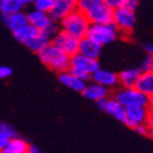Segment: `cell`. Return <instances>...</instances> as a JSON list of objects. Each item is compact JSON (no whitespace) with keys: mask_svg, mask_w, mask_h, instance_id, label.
Returning <instances> with one entry per match:
<instances>
[{"mask_svg":"<svg viewBox=\"0 0 153 153\" xmlns=\"http://www.w3.org/2000/svg\"><path fill=\"white\" fill-rule=\"evenodd\" d=\"M81 93L87 99L93 100V102H98L100 99H104V98L109 97L111 94V91L108 90V88L104 86H100L96 82H92V83H86L83 91Z\"/></svg>","mask_w":153,"mask_h":153,"instance_id":"cell-14","label":"cell"},{"mask_svg":"<svg viewBox=\"0 0 153 153\" xmlns=\"http://www.w3.org/2000/svg\"><path fill=\"white\" fill-rule=\"evenodd\" d=\"M96 103L98 104V107L102 111L109 114L110 117L117 119L118 121L124 123V120H125V108L119 103V102H117V99L114 97L109 96L104 99H100V100L96 102Z\"/></svg>","mask_w":153,"mask_h":153,"instance_id":"cell-10","label":"cell"},{"mask_svg":"<svg viewBox=\"0 0 153 153\" xmlns=\"http://www.w3.org/2000/svg\"><path fill=\"white\" fill-rule=\"evenodd\" d=\"M12 75V69L6 65H0V80H5Z\"/></svg>","mask_w":153,"mask_h":153,"instance_id":"cell-30","label":"cell"},{"mask_svg":"<svg viewBox=\"0 0 153 153\" xmlns=\"http://www.w3.org/2000/svg\"><path fill=\"white\" fill-rule=\"evenodd\" d=\"M59 81L65 87L70 88V90H72L75 92H79V93H81L83 91V88L87 83L86 81L81 80L80 77H77V76L74 75L72 72H70L69 70L59 74Z\"/></svg>","mask_w":153,"mask_h":153,"instance_id":"cell-16","label":"cell"},{"mask_svg":"<svg viewBox=\"0 0 153 153\" xmlns=\"http://www.w3.org/2000/svg\"><path fill=\"white\" fill-rule=\"evenodd\" d=\"M100 3H103V0H76V9L86 14L88 10H91Z\"/></svg>","mask_w":153,"mask_h":153,"instance_id":"cell-25","label":"cell"},{"mask_svg":"<svg viewBox=\"0 0 153 153\" xmlns=\"http://www.w3.org/2000/svg\"><path fill=\"white\" fill-rule=\"evenodd\" d=\"M37 55L44 66L58 74L68 71L70 68V56L62 53L52 43H49L42 50H39Z\"/></svg>","mask_w":153,"mask_h":153,"instance_id":"cell-1","label":"cell"},{"mask_svg":"<svg viewBox=\"0 0 153 153\" xmlns=\"http://www.w3.org/2000/svg\"><path fill=\"white\" fill-rule=\"evenodd\" d=\"M91 82H96L100 86L107 87L108 90H115L117 87H119V79L118 74L107 70V69H97L92 75H91Z\"/></svg>","mask_w":153,"mask_h":153,"instance_id":"cell-11","label":"cell"},{"mask_svg":"<svg viewBox=\"0 0 153 153\" xmlns=\"http://www.w3.org/2000/svg\"><path fill=\"white\" fill-rule=\"evenodd\" d=\"M20 1L23 6H30V5L33 4V0H20Z\"/></svg>","mask_w":153,"mask_h":153,"instance_id":"cell-34","label":"cell"},{"mask_svg":"<svg viewBox=\"0 0 153 153\" xmlns=\"http://www.w3.org/2000/svg\"><path fill=\"white\" fill-rule=\"evenodd\" d=\"M141 74L140 68H129L118 74L119 86L120 87H134L137 77Z\"/></svg>","mask_w":153,"mask_h":153,"instance_id":"cell-21","label":"cell"},{"mask_svg":"<svg viewBox=\"0 0 153 153\" xmlns=\"http://www.w3.org/2000/svg\"><path fill=\"white\" fill-rule=\"evenodd\" d=\"M134 87L138 92L148 97H153V72H141Z\"/></svg>","mask_w":153,"mask_h":153,"instance_id":"cell-19","label":"cell"},{"mask_svg":"<svg viewBox=\"0 0 153 153\" xmlns=\"http://www.w3.org/2000/svg\"><path fill=\"white\" fill-rule=\"evenodd\" d=\"M152 108L148 107H126L125 108V120L124 124L134 129L141 124H148L152 126Z\"/></svg>","mask_w":153,"mask_h":153,"instance_id":"cell-7","label":"cell"},{"mask_svg":"<svg viewBox=\"0 0 153 153\" xmlns=\"http://www.w3.org/2000/svg\"><path fill=\"white\" fill-rule=\"evenodd\" d=\"M50 43L69 56L77 54L79 52V39H76V38L69 36L68 33L62 31H59L52 38V42Z\"/></svg>","mask_w":153,"mask_h":153,"instance_id":"cell-8","label":"cell"},{"mask_svg":"<svg viewBox=\"0 0 153 153\" xmlns=\"http://www.w3.org/2000/svg\"><path fill=\"white\" fill-rule=\"evenodd\" d=\"M134 130L141 136H152V126H149L148 124H141V125H137L134 127Z\"/></svg>","mask_w":153,"mask_h":153,"instance_id":"cell-28","label":"cell"},{"mask_svg":"<svg viewBox=\"0 0 153 153\" xmlns=\"http://www.w3.org/2000/svg\"><path fill=\"white\" fill-rule=\"evenodd\" d=\"M86 37H88L90 39H92L100 47H104L113 43L114 41H117L120 37V32L118 31L117 26L113 22L103 23V25L91 23Z\"/></svg>","mask_w":153,"mask_h":153,"instance_id":"cell-4","label":"cell"},{"mask_svg":"<svg viewBox=\"0 0 153 153\" xmlns=\"http://www.w3.org/2000/svg\"><path fill=\"white\" fill-rule=\"evenodd\" d=\"M15 135H16V131L14 130V127L11 125L0 123V152H1V149L6 145V142Z\"/></svg>","mask_w":153,"mask_h":153,"instance_id":"cell-24","label":"cell"},{"mask_svg":"<svg viewBox=\"0 0 153 153\" xmlns=\"http://www.w3.org/2000/svg\"><path fill=\"white\" fill-rule=\"evenodd\" d=\"M27 153H43V152H42L39 148H38L37 146L30 143V147H28V149H27Z\"/></svg>","mask_w":153,"mask_h":153,"instance_id":"cell-33","label":"cell"},{"mask_svg":"<svg viewBox=\"0 0 153 153\" xmlns=\"http://www.w3.org/2000/svg\"><path fill=\"white\" fill-rule=\"evenodd\" d=\"M103 3L107 4L109 7H111L114 10V9L125 6L127 4V0H103Z\"/></svg>","mask_w":153,"mask_h":153,"instance_id":"cell-29","label":"cell"},{"mask_svg":"<svg viewBox=\"0 0 153 153\" xmlns=\"http://www.w3.org/2000/svg\"><path fill=\"white\" fill-rule=\"evenodd\" d=\"M140 1H141V0H127V4H126V5L135 10V9L137 7V5L140 4Z\"/></svg>","mask_w":153,"mask_h":153,"instance_id":"cell-32","label":"cell"},{"mask_svg":"<svg viewBox=\"0 0 153 153\" xmlns=\"http://www.w3.org/2000/svg\"><path fill=\"white\" fill-rule=\"evenodd\" d=\"M102 48L99 44L90 39L88 37H83L79 41V54L91 58V59H99L100 53H102Z\"/></svg>","mask_w":153,"mask_h":153,"instance_id":"cell-15","label":"cell"},{"mask_svg":"<svg viewBox=\"0 0 153 153\" xmlns=\"http://www.w3.org/2000/svg\"><path fill=\"white\" fill-rule=\"evenodd\" d=\"M140 70H141V72H153V58H152V55L147 54L143 58L141 65H140Z\"/></svg>","mask_w":153,"mask_h":153,"instance_id":"cell-27","label":"cell"},{"mask_svg":"<svg viewBox=\"0 0 153 153\" xmlns=\"http://www.w3.org/2000/svg\"><path fill=\"white\" fill-rule=\"evenodd\" d=\"M142 49L145 50V53H147V54H149V55L153 54V44H152L151 42H145V43H142Z\"/></svg>","mask_w":153,"mask_h":153,"instance_id":"cell-31","label":"cell"},{"mask_svg":"<svg viewBox=\"0 0 153 153\" xmlns=\"http://www.w3.org/2000/svg\"><path fill=\"white\" fill-rule=\"evenodd\" d=\"M85 15L87 16L90 23H110L113 21V9L104 3H100L91 10H88Z\"/></svg>","mask_w":153,"mask_h":153,"instance_id":"cell-9","label":"cell"},{"mask_svg":"<svg viewBox=\"0 0 153 153\" xmlns=\"http://www.w3.org/2000/svg\"><path fill=\"white\" fill-rule=\"evenodd\" d=\"M50 42H52V38H50L48 34H45L44 32H38L34 37H32L30 41H27L23 45H26L31 52L33 53H38L39 50H42L45 45H48Z\"/></svg>","mask_w":153,"mask_h":153,"instance_id":"cell-20","label":"cell"},{"mask_svg":"<svg viewBox=\"0 0 153 153\" xmlns=\"http://www.w3.org/2000/svg\"><path fill=\"white\" fill-rule=\"evenodd\" d=\"M30 142L17 135L11 137L0 153H27Z\"/></svg>","mask_w":153,"mask_h":153,"instance_id":"cell-18","label":"cell"},{"mask_svg":"<svg viewBox=\"0 0 153 153\" xmlns=\"http://www.w3.org/2000/svg\"><path fill=\"white\" fill-rule=\"evenodd\" d=\"M54 4V0H33V9L42 11V12H49Z\"/></svg>","mask_w":153,"mask_h":153,"instance_id":"cell-26","label":"cell"},{"mask_svg":"<svg viewBox=\"0 0 153 153\" xmlns=\"http://www.w3.org/2000/svg\"><path fill=\"white\" fill-rule=\"evenodd\" d=\"M113 96L117 102L126 107H148L152 108V97L138 92L135 87H117L113 91Z\"/></svg>","mask_w":153,"mask_h":153,"instance_id":"cell-3","label":"cell"},{"mask_svg":"<svg viewBox=\"0 0 153 153\" xmlns=\"http://www.w3.org/2000/svg\"><path fill=\"white\" fill-rule=\"evenodd\" d=\"M3 21L5 23V26L11 32H15L16 30L23 27L25 25L28 23L27 14L23 11L14 12V14H10V15H3Z\"/></svg>","mask_w":153,"mask_h":153,"instance_id":"cell-17","label":"cell"},{"mask_svg":"<svg viewBox=\"0 0 153 153\" xmlns=\"http://www.w3.org/2000/svg\"><path fill=\"white\" fill-rule=\"evenodd\" d=\"M90 25H91L90 21H88L87 16L83 12L75 9L72 12H70L68 16H65L59 22V27L60 31L65 32L69 36L80 41L81 38L86 37Z\"/></svg>","mask_w":153,"mask_h":153,"instance_id":"cell-2","label":"cell"},{"mask_svg":"<svg viewBox=\"0 0 153 153\" xmlns=\"http://www.w3.org/2000/svg\"><path fill=\"white\" fill-rule=\"evenodd\" d=\"M75 9H76V0H54V4L48 14L53 21L59 23Z\"/></svg>","mask_w":153,"mask_h":153,"instance_id":"cell-12","label":"cell"},{"mask_svg":"<svg viewBox=\"0 0 153 153\" xmlns=\"http://www.w3.org/2000/svg\"><path fill=\"white\" fill-rule=\"evenodd\" d=\"M117 26L120 36H130L136 26V14L135 10L127 5L113 10V21Z\"/></svg>","mask_w":153,"mask_h":153,"instance_id":"cell-6","label":"cell"},{"mask_svg":"<svg viewBox=\"0 0 153 153\" xmlns=\"http://www.w3.org/2000/svg\"><path fill=\"white\" fill-rule=\"evenodd\" d=\"M38 32V31L36 27H33L32 25H30V23H27V25H25L23 27H21V28H19V30H16L15 32H12L14 33V36H15V38L20 42V43H22V44H25L27 41H30L32 37H34Z\"/></svg>","mask_w":153,"mask_h":153,"instance_id":"cell-22","label":"cell"},{"mask_svg":"<svg viewBox=\"0 0 153 153\" xmlns=\"http://www.w3.org/2000/svg\"><path fill=\"white\" fill-rule=\"evenodd\" d=\"M99 68L100 66H99L98 59H91V58L83 56L79 53L70 56L69 71L86 82L91 80V75Z\"/></svg>","mask_w":153,"mask_h":153,"instance_id":"cell-5","label":"cell"},{"mask_svg":"<svg viewBox=\"0 0 153 153\" xmlns=\"http://www.w3.org/2000/svg\"><path fill=\"white\" fill-rule=\"evenodd\" d=\"M26 14H27L28 23L32 25L33 27H36L41 32H45L50 27V25L53 22H55L52 20V17L49 16L48 12H42V11H38L36 9H33L30 12H26Z\"/></svg>","mask_w":153,"mask_h":153,"instance_id":"cell-13","label":"cell"},{"mask_svg":"<svg viewBox=\"0 0 153 153\" xmlns=\"http://www.w3.org/2000/svg\"><path fill=\"white\" fill-rule=\"evenodd\" d=\"M23 5L20 0H0V12L1 15H10L14 12L23 11Z\"/></svg>","mask_w":153,"mask_h":153,"instance_id":"cell-23","label":"cell"}]
</instances>
